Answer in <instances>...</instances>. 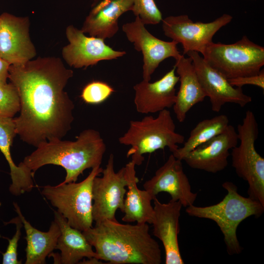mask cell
Instances as JSON below:
<instances>
[{
  "mask_svg": "<svg viewBox=\"0 0 264 264\" xmlns=\"http://www.w3.org/2000/svg\"><path fill=\"white\" fill-rule=\"evenodd\" d=\"M21 163L32 174L47 164L61 166L66 171L63 183L76 182L88 169L100 166L106 145L100 132L88 129L81 132L75 141L54 139L43 142Z\"/></svg>",
  "mask_w": 264,
  "mask_h": 264,
  "instance_id": "3",
  "label": "cell"
},
{
  "mask_svg": "<svg viewBox=\"0 0 264 264\" xmlns=\"http://www.w3.org/2000/svg\"><path fill=\"white\" fill-rule=\"evenodd\" d=\"M8 79L16 88L20 113L14 118L21 139L37 147L62 139L71 128L74 104L64 88L73 71L56 57L10 65Z\"/></svg>",
  "mask_w": 264,
  "mask_h": 264,
  "instance_id": "1",
  "label": "cell"
},
{
  "mask_svg": "<svg viewBox=\"0 0 264 264\" xmlns=\"http://www.w3.org/2000/svg\"><path fill=\"white\" fill-rule=\"evenodd\" d=\"M233 17L224 14L209 22H194L188 15L171 16L162 20V28L167 37L181 44L183 55L189 51L204 53L213 36L223 26L230 23Z\"/></svg>",
  "mask_w": 264,
  "mask_h": 264,
  "instance_id": "10",
  "label": "cell"
},
{
  "mask_svg": "<svg viewBox=\"0 0 264 264\" xmlns=\"http://www.w3.org/2000/svg\"><path fill=\"white\" fill-rule=\"evenodd\" d=\"M192 60L199 81L209 98L212 110L218 112L226 103L244 107L252 102V97L245 94L242 88H235L228 79L212 67L199 53L189 51L186 54Z\"/></svg>",
  "mask_w": 264,
  "mask_h": 264,
  "instance_id": "11",
  "label": "cell"
},
{
  "mask_svg": "<svg viewBox=\"0 0 264 264\" xmlns=\"http://www.w3.org/2000/svg\"><path fill=\"white\" fill-rule=\"evenodd\" d=\"M69 44L62 49V56L66 63L76 68L87 67L97 64L99 61L116 59L126 54L117 51L105 44L104 39L88 37L72 25L66 31Z\"/></svg>",
  "mask_w": 264,
  "mask_h": 264,
  "instance_id": "13",
  "label": "cell"
},
{
  "mask_svg": "<svg viewBox=\"0 0 264 264\" xmlns=\"http://www.w3.org/2000/svg\"><path fill=\"white\" fill-rule=\"evenodd\" d=\"M237 132L240 144L231 150L232 166L238 176L247 181L249 197L264 206V158L255 146L259 127L253 111L245 112Z\"/></svg>",
  "mask_w": 264,
  "mask_h": 264,
  "instance_id": "7",
  "label": "cell"
},
{
  "mask_svg": "<svg viewBox=\"0 0 264 264\" xmlns=\"http://www.w3.org/2000/svg\"><path fill=\"white\" fill-rule=\"evenodd\" d=\"M229 83L233 87L242 88V86L250 85L259 87L264 89V70L254 75L237 77L228 79Z\"/></svg>",
  "mask_w": 264,
  "mask_h": 264,
  "instance_id": "30",
  "label": "cell"
},
{
  "mask_svg": "<svg viewBox=\"0 0 264 264\" xmlns=\"http://www.w3.org/2000/svg\"><path fill=\"white\" fill-rule=\"evenodd\" d=\"M143 186L154 198L159 193L166 192L171 196V200L180 201L185 207L194 204L197 197V194L192 191L182 160L172 154Z\"/></svg>",
  "mask_w": 264,
  "mask_h": 264,
  "instance_id": "15",
  "label": "cell"
},
{
  "mask_svg": "<svg viewBox=\"0 0 264 264\" xmlns=\"http://www.w3.org/2000/svg\"><path fill=\"white\" fill-rule=\"evenodd\" d=\"M103 169L100 166L92 168L87 177L79 182H61L43 187L41 193L44 197L71 227L82 232L93 226L92 183Z\"/></svg>",
  "mask_w": 264,
  "mask_h": 264,
  "instance_id": "6",
  "label": "cell"
},
{
  "mask_svg": "<svg viewBox=\"0 0 264 264\" xmlns=\"http://www.w3.org/2000/svg\"><path fill=\"white\" fill-rule=\"evenodd\" d=\"M20 110L19 95L11 83L0 84V117L13 118Z\"/></svg>",
  "mask_w": 264,
  "mask_h": 264,
  "instance_id": "26",
  "label": "cell"
},
{
  "mask_svg": "<svg viewBox=\"0 0 264 264\" xmlns=\"http://www.w3.org/2000/svg\"><path fill=\"white\" fill-rule=\"evenodd\" d=\"M9 222L14 223L16 225V230L15 234L11 239L7 238L8 241V244L5 252L2 253V263L3 264H21L22 262L18 259L17 249L23 224L21 218L18 216L12 219Z\"/></svg>",
  "mask_w": 264,
  "mask_h": 264,
  "instance_id": "29",
  "label": "cell"
},
{
  "mask_svg": "<svg viewBox=\"0 0 264 264\" xmlns=\"http://www.w3.org/2000/svg\"><path fill=\"white\" fill-rule=\"evenodd\" d=\"M238 142L237 131L229 125L223 132L187 154L182 160L193 169L216 173L226 168L230 151Z\"/></svg>",
  "mask_w": 264,
  "mask_h": 264,
  "instance_id": "16",
  "label": "cell"
},
{
  "mask_svg": "<svg viewBox=\"0 0 264 264\" xmlns=\"http://www.w3.org/2000/svg\"><path fill=\"white\" fill-rule=\"evenodd\" d=\"M176 125L170 110L165 109L154 117L146 116L140 120H131L127 132L118 139L121 144L131 146L127 156L135 165H140L143 155L168 147L173 153L185 141L183 135L176 131Z\"/></svg>",
  "mask_w": 264,
  "mask_h": 264,
  "instance_id": "5",
  "label": "cell"
},
{
  "mask_svg": "<svg viewBox=\"0 0 264 264\" xmlns=\"http://www.w3.org/2000/svg\"><path fill=\"white\" fill-rule=\"evenodd\" d=\"M98 258L111 264H160L161 251L147 223L106 220L82 232Z\"/></svg>",
  "mask_w": 264,
  "mask_h": 264,
  "instance_id": "2",
  "label": "cell"
},
{
  "mask_svg": "<svg viewBox=\"0 0 264 264\" xmlns=\"http://www.w3.org/2000/svg\"><path fill=\"white\" fill-rule=\"evenodd\" d=\"M114 91L113 88L107 83L95 81L84 88L81 97L87 104H99L108 99Z\"/></svg>",
  "mask_w": 264,
  "mask_h": 264,
  "instance_id": "27",
  "label": "cell"
},
{
  "mask_svg": "<svg viewBox=\"0 0 264 264\" xmlns=\"http://www.w3.org/2000/svg\"><path fill=\"white\" fill-rule=\"evenodd\" d=\"M222 186L227 193L220 202L205 207L193 204L186 207V212L190 216L215 221L223 235L228 254H238L242 250L237 236L239 225L250 216H261L264 206L256 200L241 196L231 182L226 181Z\"/></svg>",
  "mask_w": 264,
  "mask_h": 264,
  "instance_id": "4",
  "label": "cell"
},
{
  "mask_svg": "<svg viewBox=\"0 0 264 264\" xmlns=\"http://www.w3.org/2000/svg\"><path fill=\"white\" fill-rule=\"evenodd\" d=\"M141 20L136 17L134 21L125 23L122 30L134 48L141 51L143 57V78L150 81L151 76L165 59L173 57L176 60L182 55L178 50V43L174 41L166 42L150 33Z\"/></svg>",
  "mask_w": 264,
  "mask_h": 264,
  "instance_id": "12",
  "label": "cell"
},
{
  "mask_svg": "<svg viewBox=\"0 0 264 264\" xmlns=\"http://www.w3.org/2000/svg\"><path fill=\"white\" fill-rule=\"evenodd\" d=\"M179 77L180 86L173 106L177 121L183 122L189 111L204 101L206 94L198 77L192 60L182 55L174 66Z\"/></svg>",
  "mask_w": 264,
  "mask_h": 264,
  "instance_id": "20",
  "label": "cell"
},
{
  "mask_svg": "<svg viewBox=\"0 0 264 264\" xmlns=\"http://www.w3.org/2000/svg\"><path fill=\"white\" fill-rule=\"evenodd\" d=\"M202 56L227 79L256 75L264 65V47L246 36L231 44L212 42Z\"/></svg>",
  "mask_w": 264,
  "mask_h": 264,
  "instance_id": "8",
  "label": "cell"
},
{
  "mask_svg": "<svg viewBox=\"0 0 264 264\" xmlns=\"http://www.w3.org/2000/svg\"><path fill=\"white\" fill-rule=\"evenodd\" d=\"M54 220L60 229V235L55 247V249H59L61 252L60 263L75 264H79L84 258L98 259L93 246L83 232L71 227L66 219L57 211H54Z\"/></svg>",
  "mask_w": 264,
  "mask_h": 264,
  "instance_id": "21",
  "label": "cell"
},
{
  "mask_svg": "<svg viewBox=\"0 0 264 264\" xmlns=\"http://www.w3.org/2000/svg\"><path fill=\"white\" fill-rule=\"evenodd\" d=\"M135 164L131 161L125 166L127 172L128 191L124 199L122 221L130 223L152 224L154 217L153 197L145 190L138 188V178Z\"/></svg>",
  "mask_w": 264,
  "mask_h": 264,
  "instance_id": "22",
  "label": "cell"
},
{
  "mask_svg": "<svg viewBox=\"0 0 264 264\" xmlns=\"http://www.w3.org/2000/svg\"><path fill=\"white\" fill-rule=\"evenodd\" d=\"M15 211L21 218L26 233L25 264H44L47 256L54 249L60 235L58 224L54 220L46 232L33 227L23 216L20 207L13 203Z\"/></svg>",
  "mask_w": 264,
  "mask_h": 264,
  "instance_id": "24",
  "label": "cell"
},
{
  "mask_svg": "<svg viewBox=\"0 0 264 264\" xmlns=\"http://www.w3.org/2000/svg\"><path fill=\"white\" fill-rule=\"evenodd\" d=\"M133 5V0H102L86 17L81 30L104 40L112 38L119 29V18L132 11Z\"/></svg>",
  "mask_w": 264,
  "mask_h": 264,
  "instance_id": "19",
  "label": "cell"
},
{
  "mask_svg": "<svg viewBox=\"0 0 264 264\" xmlns=\"http://www.w3.org/2000/svg\"><path fill=\"white\" fill-rule=\"evenodd\" d=\"M28 17L8 13L0 15V58L10 65L22 64L36 55L29 35Z\"/></svg>",
  "mask_w": 264,
  "mask_h": 264,
  "instance_id": "14",
  "label": "cell"
},
{
  "mask_svg": "<svg viewBox=\"0 0 264 264\" xmlns=\"http://www.w3.org/2000/svg\"><path fill=\"white\" fill-rule=\"evenodd\" d=\"M10 65L0 58V84H5L8 79V69Z\"/></svg>",
  "mask_w": 264,
  "mask_h": 264,
  "instance_id": "31",
  "label": "cell"
},
{
  "mask_svg": "<svg viewBox=\"0 0 264 264\" xmlns=\"http://www.w3.org/2000/svg\"><path fill=\"white\" fill-rule=\"evenodd\" d=\"M175 71L174 66L161 78L153 83L143 80L134 86V103L138 112L154 113L174 106L176 98L175 87L179 81Z\"/></svg>",
  "mask_w": 264,
  "mask_h": 264,
  "instance_id": "18",
  "label": "cell"
},
{
  "mask_svg": "<svg viewBox=\"0 0 264 264\" xmlns=\"http://www.w3.org/2000/svg\"><path fill=\"white\" fill-rule=\"evenodd\" d=\"M229 122L228 117L225 114L200 121L191 131L183 146L172 154L176 158L182 160L187 154L198 146L223 132L229 125Z\"/></svg>",
  "mask_w": 264,
  "mask_h": 264,
  "instance_id": "25",
  "label": "cell"
},
{
  "mask_svg": "<svg viewBox=\"0 0 264 264\" xmlns=\"http://www.w3.org/2000/svg\"><path fill=\"white\" fill-rule=\"evenodd\" d=\"M102 176H96L92 186V218L95 224L104 220H116L118 209L123 211L127 192V172L126 166L117 172L114 169V155L110 154Z\"/></svg>",
  "mask_w": 264,
  "mask_h": 264,
  "instance_id": "9",
  "label": "cell"
},
{
  "mask_svg": "<svg viewBox=\"0 0 264 264\" xmlns=\"http://www.w3.org/2000/svg\"><path fill=\"white\" fill-rule=\"evenodd\" d=\"M132 11L144 24H156L162 21V14L154 0H133Z\"/></svg>",
  "mask_w": 264,
  "mask_h": 264,
  "instance_id": "28",
  "label": "cell"
},
{
  "mask_svg": "<svg viewBox=\"0 0 264 264\" xmlns=\"http://www.w3.org/2000/svg\"><path fill=\"white\" fill-rule=\"evenodd\" d=\"M16 134L14 118L0 117V150L9 165L12 180L9 190L19 196L30 192L35 186L32 172L21 162L16 165L12 158L10 148Z\"/></svg>",
  "mask_w": 264,
  "mask_h": 264,
  "instance_id": "23",
  "label": "cell"
},
{
  "mask_svg": "<svg viewBox=\"0 0 264 264\" xmlns=\"http://www.w3.org/2000/svg\"><path fill=\"white\" fill-rule=\"evenodd\" d=\"M153 200V234L163 244L165 253V263L183 264L178 242L179 220L182 205L179 201L171 199L167 203H162L156 197Z\"/></svg>",
  "mask_w": 264,
  "mask_h": 264,
  "instance_id": "17",
  "label": "cell"
}]
</instances>
